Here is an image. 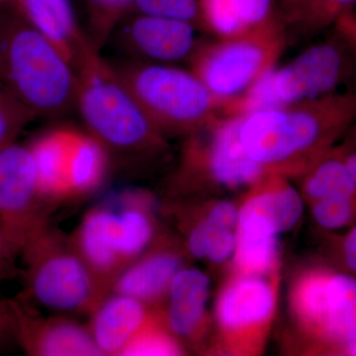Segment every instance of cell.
I'll list each match as a JSON object with an SVG mask.
<instances>
[{
	"label": "cell",
	"mask_w": 356,
	"mask_h": 356,
	"mask_svg": "<svg viewBox=\"0 0 356 356\" xmlns=\"http://www.w3.org/2000/svg\"><path fill=\"white\" fill-rule=\"evenodd\" d=\"M356 123V90L257 110L241 119L248 156L264 172L299 178Z\"/></svg>",
	"instance_id": "obj_1"
},
{
	"label": "cell",
	"mask_w": 356,
	"mask_h": 356,
	"mask_svg": "<svg viewBox=\"0 0 356 356\" xmlns=\"http://www.w3.org/2000/svg\"><path fill=\"white\" fill-rule=\"evenodd\" d=\"M76 108L110 159L143 161L165 153L166 137L100 51L89 43L74 65Z\"/></svg>",
	"instance_id": "obj_2"
},
{
	"label": "cell",
	"mask_w": 356,
	"mask_h": 356,
	"mask_svg": "<svg viewBox=\"0 0 356 356\" xmlns=\"http://www.w3.org/2000/svg\"><path fill=\"white\" fill-rule=\"evenodd\" d=\"M0 86L35 118L76 108V70L18 9H0Z\"/></svg>",
	"instance_id": "obj_3"
},
{
	"label": "cell",
	"mask_w": 356,
	"mask_h": 356,
	"mask_svg": "<svg viewBox=\"0 0 356 356\" xmlns=\"http://www.w3.org/2000/svg\"><path fill=\"white\" fill-rule=\"evenodd\" d=\"M289 309L310 353L353 355L356 348V280L331 266L303 269L292 280Z\"/></svg>",
	"instance_id": "obj_4"
},
{
	"label": "cell",
	"mask_w": 356,
	"mask_h": 356,
	"mask_svg": "<svg viewBox=\"0 0 356 356\" xmlns=\"http://www.w3.org/2000/svg\"><path fill=\"white\" fill-rule=\"evenodd\" d=\"M110 64L165 137H187L224 114L191 70L130 58Z\"/></svg>",
	"instance_id": "obj_5"
},
{
	"label": "cell",
	"mask_w": 356,
	"mask_h": 356,
	"mask_svg": "<svg viewBox=\"0 0 356 356\" xmlns=\"http://www.w3.org/2000/svg\"><path fill=\"white\" fill-rule=\"evenodd\" d=\"M24 297L63 315L90 316L110 294L89 270L69 236L49 225L21 252Z\"/></svg>",
	"instance_id": "obj_6"
},
{
	"label": "cell",
	"mask_w": 356,
	"mask_h": 356,
	"mask_svg": "<svg viewBox=\"0 0 356 356\" xmlns=\"http://www.w3.org/2000/svg\"><path fill=\"white\" fill-rule=\"evenodd\" d=\"M284 32L277 21L255 31L198 44L189 58L191 70L221 106L234 108L276 67Z\"/></svg>",
	"instance_id": "obj_7"
},
{
	"label": "cell",
	"mask_w": 356,
	"mask_h": 356,
	"mask_svg": "<svg viewBox=\"0 0 356 356\" xmlns=\"http://www.w3.org/2000/svg\"><path fill=\"white\" fill-rule=\"evenodd\" d=\"M242 116L222 114L187 136L170 182L173 196L209 188H250L266 172L248 156L240 138Z\"/></svg>",
	"instance_id": "obj_8"
},
{
	"label": "cell",
	"mask_w": 356,
	"mask_h": 356,
	"mask_svg": "<svg viewBox=\"0 0 356 356\" xmlns=\"http://www.w3.org/2000/svg\"><path fill=\"white\" fill-rule=\"evenodd\" d=\"M355 74L350 48L334 31L331 38L309 47L283 67H274L238 103L236 111L245 115L334 95Z\"/></svg>",
	"instance_id": "obj_9"
},
{
	"label": "cell",
	"mask_w": 356,
	"mask_h": 356,
	"mask_svg": "<svg viewBox=\"0 0 356 356\" xmlns=\"http://www.w3.org/2000/svg\"><path fill=\"white\" fill-rule=\"evenodd\" d=\"M280 270L229 273L218 292L209 350L228 355H261L277 310Z\"/></svg>",
	"instance_id": "obj_10"
},
{
	"label": "cell",
	"mask_w": 356,
	"mask_h": 356,
	"mask_svg": "<svg viewBox=\"0 0 356 356\" xmlns=\"http://www.w3.org/2000/svg\"><path fill=\"white\" fill-rule=\"evenodd\" d=\"M53 205L39 187L29 146L0 149V228L19 252L50 225Z\"/></svg>",
	"instance_id": "obj_11"
},
{
	"label": "cell",
	"mask_w": 356,
	"mask_h": 356,
	"mask_svg": "<svg viewBox=\"0 0 356 356\" xmlns=\"http://www.w3.org/2000/svg\"><path fill=\"white\" fill-rule=\"evenodd\" d=\"M69 238L89 270L112 292L115 281L133 261L116 206L89 210Z\"/></svg>",
	"instance_id": "obj_12"
},
{
	"label": "cell",
	"mask_w": 356,
	"mask_h": 356,
	"mask_svg": "<svg viewBox=\"0 0 356 356\" xmlns=\"http://www.w3.org/2000/svg\"><path fill=\"white\" fill-rule=\"evenodd\" d=\"M16 343L31 356H102L88 325L67 315L44 316L20 298L10 299ZM103 356V355H102Z\"/></svg>",
	"instance_id": "obj_13"
},
{
	"label": "cell",
	"mask_w": 356,
	"mask_h": 356,
	"mask_svg": "<svg viewBox=\"0 0 356 356\" xmlns=\"http://www.w3.org/2000/svg\"><path fill=\"white\" fill-rule=\"evenodd\" d=\"M188 259L182 241L159 231L151 245L119 275L112 292L158 308L165 302L175 274Z\"/></svg>",
	"instance_id": "obj_14"
},
{
	"label": "cell",
	"mask_w": 356,
	"mask_h": 356,
	"mask_svg": "<svg viewBox=\"0 0 356 356\" xmlns=\"http://www.w3.org/2000/svg\"><path fill=\"white\" fill-rule=\"evenodd\" d=\"M178 225L189 259L207 261L212 266L231 261L235 252L238 205L229 200L178 207Z\"/></svg>",
	"instance_id": "obj_15"
},
{
	"label": "cell",
	"mask_w": 356,
	"mask_h": 356,
	"mask_svg": "<svg viewBox=\"0 0 356 356\" xmlns=\"http://www.w3.org/2000/svg\"><path fill=\"white\" fill-rule=\"evenodd\" d=\"M121 23L120 31L114 32L112 37H117L130 58L172 64L189 60L198 46L196 26L185 21L136 14Z\"/></svg>",
	"instance_id": "obj_16"
},
{
	"label": "cell",
	"mask_w": 356,
	"mask_h": 356,
	"mask_svg": "<svg viewBox=\"0 0 356 356\" xmlns=\"http://www.w3.org/2000/svg\"><path fill=\"white\" fill-rule=\"evenodd\" d=\"M209 276L196 267L185 266L170 283L163 305L159 307L168 327L185 348L203 350L212 330L207 311L210 297Z\"/></svg>",
	"instance_id": "obj_17"
},
{
	"label": "cell",
	"mask_w": 356,
	"mask_h": 356,
	"mask_svg": "<svg viewBox=\"0 0 356 356\" xmlns=\"http://www.w3.org/2000/svg\"><path fill=\"white\" fill-rule=\"evenodd\" d=\"M23 17L46 37L67 62L76 65L91 43L77 22L72 0H16Z\"/></svg>",
	"instance_id": "obj_18"
},
{
	"label": "cell",
	"mask_w": 356,
	"mask_h": 356,
	"mask_svg": "<svg viewBox=\"0 0 356 356\" xmlns=\"http://www.w3.org/2000/svg\"><path fill=\"white\" fill-rule=\"evenodd\" d=\"M151 307L111 292L90 315L88 327L103 356H121L129 341L139 331Z\"/></svg>",
	"instance_id": "obj_19"
},
{
	"label": "cell",
	"mask_w": 356,
	"mask_h": 356,
	"mask_svg": "<svg viewBox=\"0 0 356 356\" xmlns=\"http://www.w3.org/2000/svg\"><path fill=\"white\" fill-rule=\"evenodd\" d=\"M241 209L261 218L277 235L286 233L298 224L305 207L301 193L289 178L266 173L245 191Z\"/></svg>",
	"instance_id": "obj_20"
},
{
	"label": "cell",
	"mask_w": 356,
	"mask_h": 356,
	"mask_svg": "<svg viewBox=\"0 0 356 356\" xmlns=\"http://www.w3.org/2000/svg\"><path fill=\"white\" fill-rule=\"evenodd\" d=\"M201 26L216 38L238 36L275 22L273 0H199Z\"/></svg>",
	"instance_id": "obj_21"
},
{
	"label": "cell",
	"mask_w": 356,
	"mask_h": 356,
	"mask_svg": "<svg viewBox=\"0 0 356 356\" xmlns=\"http://www.w3.org/2000/svg\"><path fill=\"white\" fill-rule=\"evenodd\" d=\"M232 273L268 274L280 270L278 235L252 215L238 212Z\"/></svg>",
	"instance_id": "obj_22"
},
{
	"label": "cell",
	"mask_w": 356,
	"mask_h": 356,
	"mask_svg": "<svg viewBox=\"0 0 356 356\" xmlns=\"http://www.w3.org/2000/svg\"><path fill=\"white\" fill-rule=\"evenodd\" d=\"M72 132V129H57L29 145L40 189L53 206L69 198L67 172Z\"/></svg>",
	"instance_id": "obj_23"
},
{
	"label": "cell",
	"mask_w": 356,
	"mask_h": 356,
	"mask_svg": "<svg viewBox=\"0 0 356 356\" xmlns=\"http://www.w3.org/2000/svg\"><path fill=\"white\" fill-rule=\"evenodd\" d=\"M111 159L106 149L88 133L72 130L67 185L69 198L88 195L102 186Z\"/></svg>",
	"instance_id": "obj_24"
},
{
	"label": "cell",
	"mask_w": 356,
	"mask_h": 356,
	"mask_svg": "<svg viewBox=\"0 0 356 356\" xmlns=\"http://www.w3.org/2000/svg\"><path fill=\"white\" fill-rule=\"evenodd\" d=\"M186 348L166 324L161 309L152 308L147 320L136 332L121 356L184 355Z\"/></svg>",
	"instance_id": "obj_25"
},
{
	"label": "cell",
	"mask_w": 356,
	"mask_h": 356,
	"mask_svg": "<svg viewBox=\"0 0 356 356\" xmlns=\"http://www.w3.org/2000/svg\"><path fill=\"white\" fill-rule=\"evenodd\" d=\"M135 0H86L91 43L102 51L119 24L132 13Z\"/></svg>",
	"instance_id": "obj_26"
},
{
	"label": "cell",
	"mask_w": 356,
	"mask_h": 356,
	"mask_svg": "<svg viewBox=\"0 0 356 356\" xmlns=\"http://www.w3.org/2000/svg\"><path fill=\"white\" fill-rule=\"evenodd\" d=\"M308 206L314 222L323 232H336L356 226V198H325Z\"/></svg>",
	"instance_id": "obj_27"
},
{
	"label": "cell",
	"mask_w": 356,
	"mask_h": 356,
	"mask_svg": "<svg viewBox=\"0 0 356 356\" xmlns=\"http://www.w3.org/2000/svg\"><path fill=\"white\" fill-rule=\"evenodd\" d=\"M322 242L330 266L356 280V226L344 234L323 232Z\"/></svg>",
	"instance_id": "obj_28"
},
{
	"label": "cell",
	"mask_w": 356,
	"mask_h": 356,
	"mask_svg": "<svg viewBox=\"0 0 356 356\" xmlns=\"http://www.w3.org/2000/svg\"><path fill=\"white\" fill-rule=\"evenodd\" d=\"M132 11L201 26L199 0H135Z\"/></svg>",
	"instance_id": "obj_29"
},
{
	"label": "cell",
	"mask_w": 356,
	"mask_h": 356,
	"mask_svg": "<svg viewBox=\"0 0 356 356\" xmlns=\"http://www.w3.org/2000/svg\"><path fill=\"white\" fill-rule=\"evenodd\" d=\"M34 116L0 86V149L14 144Z\"/></svg>",
	"instance_id": "obj_30"
},
{
	"label": "cell",
	"mask_w": 356,
	"mask_h": 356,
	"mask_svg": "<svg viewBox=\"0 0 356 356\" xmlns=\"http://www.w3.org/2000/svg\"><path fill=\"white\" fill-rule=\"evenodd\" d=\"M356 7V0H304L299 18L309 31H321L336 24L337 19Z\"/></svg>",
	"instance_id": "obj_31"
},
{
	"label": "cell",
	"mask_w": 356,
	"mask_h": 356,
	"mask_svg": "<svg viewBox=\"0 0 356 356\" xmlns=\"http://www.w3.org/2000/svg\"><path fill=\"white\" fill-rule=\"evenodd\" d=\"M15 343V318L10 299H0V348Z\"/></svg>",
	"instance_id": "obj_32"
},
{
	"label": "cell",
	"mask_w": 356,
	"mask_h": 356,
	"mask_svg": "<svg viewBox=\"0 0 356 356\" xmlns=\"http://www.w3.org/2000/svg\"><path fill=\"white\" fill-rule=\"evenodd\" d=\"M334 26V31L348 44L356 63V11L355 9L343 13Z\"/></svg>",
	"instance_id": "obj_33"
},
{
	"label": "cell",
	"mask_w": 356,
	"mask_h": 356,
	"mask_svg": "<svg viewBox=\"0 0 356 356\" xmlns=\"http://www.w3.org/2000/svg\"><path fill=\"white\" fill-rule=\"evenodd\" d=\"M19 257V252L0 228V280L14 273L16 259Z\"/></svg>",
	"instance_id": "obj_34"
},
{
	"label": "cell",
	"mask_w": 356,
	"mask_h": 356,
	"mask_svg": "<svg viewBox=\"0 0 356 356\" xmlns=\"http://www.w3.org/2000/svg\"><path fill=\"white\" fill-rule=\"evenodd\" d=\"M337 147L356 181V123L337 144Z\"/></svg>",
	"instance_id": "obj_35"
},
{
	"label": "cell",
	"mask_w": 356,
	"mask_h": 356,
	"mask_svg": "<svg viewBox=\"0 0 356 356\" xmlns=\"http://www.w3.org/2000/svg\"><path fill=\"white\" fill-rule=\"evenodd\" d=\"M0 1H1V0H0Z\"/></svg>",
	"instance_id": "obj_36"
}]
</instances>
